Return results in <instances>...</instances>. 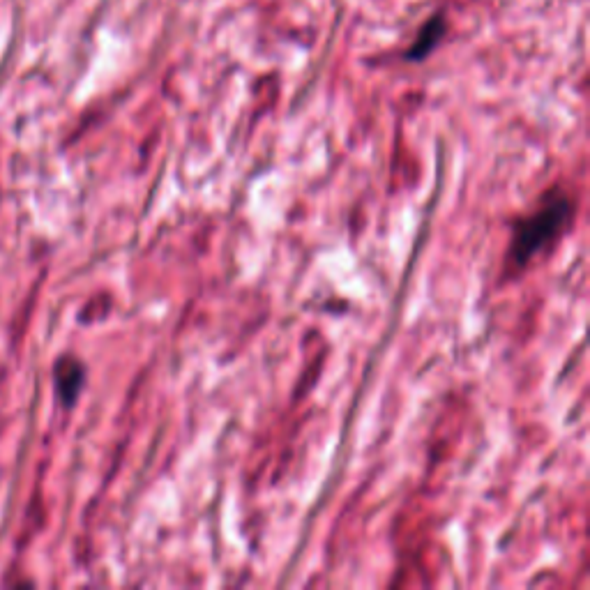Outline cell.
<instances>
[{
  "label": "cell",
  "instance_id": "obj_3",
  "mask_svg": "<svg viewBox=\"0 0 590 590\" xmlns=\"http://www.w3.org/2000/svg\"><path fill=\"white\" fill-rule=\"evenodd\" d=\"M443 33H445V21H443L441 14H436V17H431L427 24L420 28V33H418V37H415L413 47L408 49L406 58L408 60H425L431 51L438 47Z\"/></svg>",
  "mask_w": 590,
  "mask_h": 590
},
{
  "label": "cell",
  "instance_id": "obj_1",
  "mask_svg": "<svg viewBox=\"0 0 590 590\" xmlns=\"http://www.w3.org/2000/svg\"><path fill=\"white\" fill-rule=\"evenodd\" d=\"M574 215V201L561 189H551L542 206L528 217L514 222L505 266L510 272L524 270L544 247L551 245L567 229Z\"/></svg>",
  "mask_w": 590,
  "mask_h": 590
},
{
  "label": "cell",
  "instance_id": "obj_2",
  "mask_svg": "<svg viewBox=\"0 0 590 590\" xmlns=\"http://www.w3.org/2000/svg\"><path fill=\"white\" fill-rule=\"evenodd\" d=\"M54 381L60 402L70 408L81 395L83 381H86V367L74 355H63L54 367Z\"/></svg>",
  "mask_w": 590,
  "mask_h": 590
}]
</instances>
